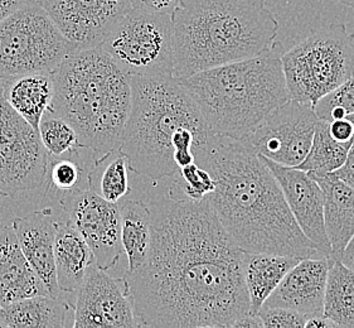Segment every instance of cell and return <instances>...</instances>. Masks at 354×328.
Returning a JSON list of instances; mask_svg holds the SVG:
<instances>
[{
    "instance_id": "obj_16",
    "label": "cell",
    "mask_w": 354,
    "mask_h": 328,
    "mask_svg": "<svg viewBox=\"0 0 354 328\" xmlns=\"http://www.w3.org/2000/svg\"><path fill=\"white\" fill-rule=\"evenodd\" d=\"M332 257H305L286 273L263 306L283 307L308 318L323 316L326 278Z\"/></svg>"
},
{
    "instance_id": "obj_5",
    "label": "cell",
    "mask_w": 354,
    "mask_h": 328,
    "mask_svg": "<svg viewBox=\"0 0 354 328\" xmlns=\"http://www.w3.org/2000/svg\"><path fill=\"white\" fill-rule=\"evenodd\" d=\"M214 134L240 140L289 100L280 56L272 52L177 79Z\"/></svg>"
},
{
    "instance_id": "obj_13",
    "label": "cell",
    "mask_w": 354,
    "mask_h": 328,
    "mask_svg": "<svg viewBox=\"0 0 354 328\" xmlns=\"http://www.w3.org/2000/svg\"><path fill=\"white\" fill-rule=\"evenodd\" d=\"M76 293L73 327H139L124 278L93 264Z\"/></svg>"
},
{
    "instance_id": "obj_2",
    "label": "cell",
    "mask_w": 354,
    "mask_h": 328,
    "mask_svg": "<svg viewBox=\"0 0 354 328\" xmlns=\"http://www.w3.org/2000/svg\"><path fill=\"white\" fill-rule=\"evenodd\" d=\"M198 164L216 181L207 199L240 249L298 259L328 257L299 228L269 167L240 140L213 134Z\"/></svg>"
},
{
    "instance_id": "obj_11",
    "label": "cell",
    "mask_w": 354,
    "mask_h": 328,
    "mask_svg": "<svg viewBox=\"0 0 354 328\" xmlns=\"http://www.w3.org/2000/svg\"><path fill=\"white\" fill-rule=\"evenodd\" d=\"M317 122L318 116L310 104L289 99L266 115L240 142L257 156L297 167L310 149Z\"/></svg>"
},
{
    "instance_id": "obj_23",
    "label": "cell",
    "mask_w": 354,
    "mask_h": 328,
    "mask_svg": "<svg viewBox=\"0 0 354 328\" xmlns=\"http://www.w3.org/2000/svg\"><path fill=\"white\" fill-rule=\"evenodd\" d=\"M0 308L8 328H62L71 307L61 295H36Z\"/></svg>"
},
{
    "instance_id": "obj_35",
    "label": "cell",
    "mask_w": 354,
    "mask_h": 328,
    "mask_svg": "<svg viewBox=\"0 0 354 328\" xmlns=\"http://www.w3.org/2000/svg\"><path fill=\"white\" fill-rule=\"evenodd\" d=\"M334 174L338 176L342 181L347 182L348 185L354 187V139L353 143L351 145V149L348 152L346 163L343 164L339 170L334 172Z\"/></svg>"
},
{
    "instance_id": "obj_1",
    "label": "cell",
    "mask_w": 354,
    "mask_h": 328,
    "mask_svg": "<svg viewBox=\"0 0 354 328\" xmlns=\"http://www.w3.org/2000/svg\"><path fill=\"white\" fill-rule=\"evenodd\" d=\"M145 262L124 275L139 327H232L250 312L243 254L209 201H154Z\"/></svg>"
},
{
    "instance_id": "obj_8",
    "label": "cell",
    "mask_w": 354,
    "mask_h": 328,
    "mask_svg": "<svg viewBox=\"0 0 354 328\" xmlns=\"http://www.w3.org/2000/svg\"><path fill=\"white\" fill-rule=\"evenodd\" d=\"M77 50L36 0H28L0 21V80L52 72Z\"/></svg>"
},
{
    "instance_id": "obj_17",
    "label": "cell",
    "mask_w": 354,
    "mask_h": 328,
    "mask_svg": "<svg viewBox=\"0 0 354 328\" xmlns=\"http://www.w3.org/2000/svg\"><path fill=\"white\" fill-rule=\"evenodd\" d=\"M58 224L59 221L50 207L23 217H15L12 224L24 257L53 297H59L62 293L57 284L55 268V240Z\"/></svg>"
},
{
    "instance_id": "obj_40",
    "label": "cell",
    "mask_w": 354,
    "mask_h": 328,
    "mask_svg": "<svg viewBox=\"0 0 354 328\" xmlns=\"http://www.w3.org/2000/svg\"><path fill=\"white\" fill-rule=\"evenodd\" d=\"M338 1L346 7L354 8V0H338Z\"/></svg>"
},
{
    "instance_id": "obj_15",
    "label": "cell",
    "mask_w": 354,
    "mask_h": 328,
    "mask_svg": "<svg viewBox=\"0 0 354 328\" xmlns=\"http://www.w3.org/2000/svg\"><path fill=\"white\" fill-rule=\"evenodd\" d=\"M262 162L275 176L295 221L308 239L330 257L332 248L324 225V200L318 182L308 172L286 167L262 157Z\"/></svg>"
},
{
    "instance_id": "obj_3",
    "label": "cell",
    "mask_w": 354,
    "mask_h": 328,
    "mask_svg": "<svg viewBox=\"0 0 354 328\" xmlns=\"http://www.w3.org/2000/svg\"><path fill=\"white\" fill-rule=\"evenodd\" d=\"M170 17L176 79L272 52L280 30L266 0H180Z\"/></svg>"
},
{
    "instance_id": "obj_12",
    "label": "cell",
    "mask_w": 354,
    "mask_h": 328,
    "mask_svg": "<svg viewBox=\"0 0 354 328\" xmlns=\"http://www.w3.org/2000/svg\"><path fill=\"white\" fill-rule=\"evenodd\" d=\"M70 222L93 251L95 265L109 271L119 262L124 249L121 244V214L119 202L106 201L91 188H75L59 200Z\"/></svg>"
},
{
    "instance_id": "obj_34",
    "label": "cell",
    "mask_w": 354,
    "mask_h": 328,
    "mask_svg": "<svg viewBox=\"0 0 354 328\" xmlns=\"http://www.w3.org/2000/svg\"><path fill=\"white\" fill-rule=\"evenodd\" d=\"M329 122V133L338 142H351L354 139V122L349 119H335Z\"/></svg>"
},
{
    "instance_id": "obj_22",
    "label": "cell",
    "mask_w": 354,
    "mask_h": 328,
    "mask_svg": "<svg viewBox=\"0 0 354 328\" xmlns=\"http://www.w3.org/2000/svg\"><path fill=\"white\" fill-rule=\"evenodd\" d=\"M298 257L266 253L243 254V278L250 300V312L257 314L270 294L277 289Z\"/></svg>"
},
{
    "instance_id": "obj_37",
    "label": "cell",
    "mask_w": 354,
    "mask_h": 328,
    "mask_svg": "<svg viewBox=\"0 0 354 328\" xmlns=\"http://www.w3.org/2000/svg\"><path fill=\"white\" fill-rule=\"evenodd\" d=\"M234 328H256L263 327L262 326L261 318L259 317V314L248 313L245 314L240 317L237 321L234 322L232 325Z\"/></svg>"
},
{
    "instance_id": "obj_7",
    "label": "cell",
    "mask_w": 354,
    "mask_h": 328,
    "mask_svg": "<svg viewBox=\"0 0 354 328\" xmlns=\"http://www.w3.org/2000/svg\"><path fill=\"white\" fill-rule=\"evenodd\" d=\"M289 99L314 107L354 76V35L344 23L322 27L280 56Z\"/></svg>"
},
{
    "instance_id": "obj_28",
    "label": "cell",
    "mask_w": 354,
    "mask_h": 328,
    "mask_svg": "<svg viewBox=\"0 0 354 328\" xmlns=\"http://www.w3.org/2000/svg\"><path fill=\"white\" fill-rule=\"evenodd\" d=\"M39 136L43 145L52 157L71 156L82 148L76 130L61 116L47 110L39 122Z\"/></svg>"
},
{
    "instance_id": "obj_20",
    "label": "cell",
    "mask_w": 354,
    "mask_h": 328,
    "mask_svg": "<svg viewBox=\"0 0 354 328\" xmlns=\"http://www.w3.org/2000/svg\"><path fill=\"white\" fill-rule=\"evenodd\" d=\"M95 257L85 239L70 222L59 221L55 240V268L61 292L76 293Z\"/></svg>"
},
{
    "instance_id": "obj_4",
    "label": "cell",
    "mask_w": 354,
    "mask_h": 328,
    "mask_svg": "<svg viewBox=\"0 0 354 328\" xmlns=\"http://www.w3.org/2000/svg\"><path fill=\"white\" fill-rule=\"evenodd\" d=\"M50 75L48 110L71 124L81 147L100 154L118 149L131 107L128 75L101 46L72 52Z\"/></svg>"
},
{
    "instance_id": "obj_24",
    "label": "cell",
    "mask_w": 354,
    "mask_h": 328,
    "mask_svg": "<svg viewBox=\"0 0 354 328\" xmlns=\"http://www.w3.org/2000/svg\"><path fill=\"white\" fill-rule=\"evenodd\" d=\"M121 244L128 257V271H134L145 262L151 242V212L142 201L119 202Z\"/></svg>"
},
{
    "instance_id": "obj_21",
    "label": "cell",
    "mask_w": 354,
    "mask_h": 328,
    "mask_svg": "<svg viewBox=\"0 0 354 328\" xmlns=\"http://www.w3.org/2000/svg\"><path fill=\"white\" fill-rule=\"evenodd\" d=\"M1 93L21 118L38 130L53 99L50 72H30L1 80Z\"/></svg>"
},
{
    "instance_id": "obj_19",
    "label": "cell",
    "mask_w": 354,
    "mask_h": 328,
    "mask_svg": "<svg viewBox=\"0 0 354 328\" xmlns=\"http://www.w3.org/2000/svg\"><path fill=\"white\" fill-rule=\"evenodd\" d=\"M310 176L323 191L324 225L332 248L330 257L339 259L354 234V187L342 181L334 172Z\"/></svg>"
},
{
    "instance_id": "obj_27",
    "label": "cell",
    "mask_w": 354,
    "mask_h": 328,
    "mask_svg": "<svg viewBox=\"0 0 354 328\" xmlns=\"http://www.w3.org/2000/svg\"><path fill=\"white\" fill-rule=\"evenodd\" d=\"M351 142H338L329 133V122L318 119L312 145L306 157L295 168L303 170L310 174H324L339 170L347 161Z\"/></svg>"
},
{
    "instance_id": "obj_26",
    "label": "cell",
    "mask_w": 354,
    "mask_h": 328,
    "mask_svg": "<svg viewBox=\"0 0 354 328\" xmlns=\"http://www.w3.org/2000/svg\"><path fill=\"white\" fill-rule=\"evenodd\" d=\"M128 171V161L119 148L102 154L87 177L88 188L102 199L118 203L131 192Z\"/></svg>"
},
{
    "instance_id": "obj_29",
    "label": "cell",
    "mask_w": 354,
    "mask_h": 328,
    "mask_svg": "<svg viewBox=\"0 0 354 328\" xmlns=\"http://www.w3.org/2000/svg\"><path fill=\"white\" fill-rule=\"evenodd\" d=\"M177 174L169 193H180L182 199L203 200L216 190V181L211 172L196 162L180 168Z\"/></svg>"
},
{
    "instance_id": "obj_31",
    "label": "cell",
    "mask_w": 354,
    "mask_h": 328,
    "mask_svg": "<svg viewBox=\"0 0 354 328\" xmlns=\"http://www.w3.org/2000/svg\"><path fill=\"white\" fill-rule=\"evenodd\" d=\"M82 179V168L70 158L52 157L50 156V165L47 181H50L55 188L59 191H71L77 188Z\"/></svg>"
},
{
    "instance_id": "obj_6",
    "label": "cell",
    "mask_w": 354,
    "mask_h": 328,
    "mask_svg": "<svg viewBox=\"0 0 354 328\" xmlns=\"http://www.w3.org/2000/svg\"><path fill=\"white\" fill-rule=\"evenodd\" d=\"M131 107L119 150L129 170L151 179L177 174L173 143L185 129L208 128L197 104L176 78H130Z\"/></svg>"
},
{
    "instance_id": "obj_33",
    "label": "cell",
    "mask_w": 354,
    "mask_h": 328,
    "mask_svg": "<svg viewBox=\"0 0 354 328\" xmlns=\"http://www.w3.org/2000/svg\"><path fill=\"white\" fill-rule=\"evenodd\" d=\"M129 1L131 8L135 9H140L151 13L171 15L180 0H129Z\"/></svg>"
},
{
    "instance_id": "obj_25",
    "label": "cell",
    "mask_w": 354,
    "mask_h": 328,
    "mask_svg": "<svg viewBox=\"0 0 354 328\" xmlns=\"http://www.w3.org/2000/svg\"><path fill=\"white\" fill-rule=\"evenodd\" d=\"M323 316L337 327L354 328V271L339 259L330 260Z\"/></svg>"
},
{
    "instance_id": "obj_18",
    "label": "cell",
    "mask_w": 354,
    "mask_h": 328,
    "mask_svg": "<svg viewBox=\"0 0 354 328\" xmlns=\"http://www.w3.org/2000/svg\"><path fill=\"white\" fill-rule=\"evenodd\" d=\"M36 295H50L24 257L13 226L0 228V307Z\"/></svg>"
},
{
    "instance_id": "obj_38",
    "label": "cell",
    "mask_w": 354,
    "mask_h": 328,
    "mask_svg": "<svg viewBox=\"0 0 354 328\" xmlns=\"http://www.w3.org/2000/svg\"><path fill=\"white\" fill-rule=\"evenodd\" d=\"M339 260L349 269L354 271V234L349 239L344 250L340 254Z\"/></svg>"
},
{
    "instance_id": "obj_9",
    "label": "cell",
    "mask_w": 354,
    "mask_h": 328,
    "mask_svg": "<svg viewBox=\"0 0 354 328\" xmlns=\"http://www.w3.org/2000/svg\"><path fill=\"white\" fill-rule=\"evenodd\" d=\"M129 78H173L171 17L131 8L101 43Z\"/></svg>"
},
{
    "instance_id": "obj_14",
    "label": "cell",
    "mask_w": 354,
    "mask_h": 328,
    "mask_svg": "<svg viewBox=\"0 0 354 328\" xmlns=\"http://www.w3.org/2000/svg\"><path fill=\"white\" fill-rule=\"evenodd\" d=\"M78 50L99 47L131 9L129 0H36Z\"/></svg>"
},
{
    "instance_id": "obj_39",
    "label": "cell",
    "mask_w": 354,
    "mask_h": 328,
    "mask_svg": "<svg viewBox=\"0 0 354 328\" xmlns=\"http://www.w3.org/2000/svg\"><path fill=\"white\" fill-rule=\"evenodd\" d=\"M328 327L337 328V326H335V323H333L330 320H328V318L324 317V316H313V317H309V318H308V321L305 323L304 328Z\"/></svg>"
},
{
    "instance_id": "obj_30",
    "label": "cell",
    "mask_w": 354,
    "mask_h": 328,
    "mask_svg": "<svg viewBox=\"0 0 354 328\" xmlns=\"http://www.w3.org/2000/svg\"><path fill=\"white\" fill-rule=\"evenodd\" d=\"M313 109L322 120L349 119L354 122V76L322 98Z\"/></svg>"
},
{
    "instance_id": "obj_42",
    "label": "cell",
    "mask_w": 354,
    "mask_h": 328,
    "mask_svg": "<svg viewBox=\"0 0 354 328\" xmlns=\"http://www.w3.org/2000/svg\"><path fill=\"white\" fill-rule=\"evenodd\" d=\"M1 226H3V225H1V222H0V228H1Z\"/></svg>"
},
{
    "instance_id": "obj_41",
    "label": "cell",
    "mask_w": 354,
    "mask_h": 328,
    "mask_svg": "<svg viewBox=\"0 0 354 328\" xmlns=\"http://www.w3.org/2000/svg\"><path fill=\"white\" fill-rule=\"evenodd\" d=\"M6 327H7V323H6V320H4V316H3V311H1V308H0V328Z\"/></svg>"
},
{
    "instance_id": "obj_10",
    "label": "cell",
    "mask_w": 354,
    "mask_h": 328,
    "mask_svg": "<svg viewBox=\"0 0 354 328\" xmlns=\"http://www.w3.org/2000/svg\"><path fill=\"white\" fill-rule=\"evenodd\" d=\"M48 165L39 131L9 105L0 89V196L13 199L41 188Z\"/></svg>"
},
{
    "instance_id": "obj_32",
    "label": "cell",
    "mask_w": 354,
    "mask_h": 328,
    "mask_svg": "<svg viewBox=\"0 0 354 328\" xmlns=\"http://www.w3.org/2000/svg\"><path fill=\"white\" fill-rule=\"evenodd\" d=\"M257 314L265 328H304L308 321L306 316L289 308L262 306Z\"/></svg>"
},
{
    "instance_id": "obj_36",
    "label": "cell",
    "mask_w": 354,
    "mask_h": 328,
    "mask_svg": "<svg viewBox=\"0 0 354 328\" xmlns=\"http://www.w3.org/2000/svg\"><path fill=\"white\" fill-rule=\"evenodd\" d=\"M28 0H0V21L13 15L19 8L23 7Z\"/></svg>"
}]
</instances>
